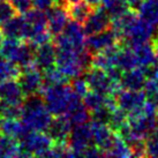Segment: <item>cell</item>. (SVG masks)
Instances as JSON below:
<instances>
[{
	"label": "cell",
	"instance_id": "42",
	"mask_svg": "<svg viewBox=\"0 0 158 158\" xmlns=\"http://www.w3.org/2000/svg\"><path fill=\"white\" fill-rule=\"evenodd\" d=\"M77 1H80V0H59V4L68 6V5H72V4H74V2H77Z\"/></svg>",
	"mask_w": 158,
	"mask_h": 158
},
{
	"label": "cell",
	"instance_id": "34",
	"mask_svg": "<svg viewBox=\"0 0 158 158\" xmlns=\"http://www.w3.org/2000/svg\"><path fill=\"white\" fill-rule=\"evenodd\" d=\"M145 156L158 157V127L145 140Z\"/></svg>",
	"mask_w": 158,
	"mask_h": 158
},
{
	"label": "cell",
	"instance_id": "25",
	"mask_svg": "<svg viewBox=\"0 0 158 158\" xmlns=\"http://www.w3.org/2000/svg\"><path fill=\"white\" fill-rule=\"evenodd\" d=\"M105 156H112V157H134L131 145L128 144L123 137L118 133H114L113 140L111 143L109 150L105 152Z\"/></svg>",
	"mask_w": 158,
	"mask_h": 158
},
{
	"label": "cell",
	"instance_id": "37",
	"mask_svg": "<svg viewBox=\"0 0 158 158\" xmlns=\"http://www.w3.org/2000/svg\"><path fill=\"white\" fill-rule=\"evenodd\" d=\"M111 112L112 110H110L106 105L102 106L97 110L90 112L91 113V120L92 121H97V123H109V120H110L111 117Z\"/></svg>",
	"mask_w": 158,
	"mask_h": 158
},
{
	"label": "cell",
	"instance_id": "9",
	"mask_svg": "<svg viewBox=\"0 0 158 158\" xmlns=\"http://www.w3.org/2000/svg\"><path fill=\"white\" fill-rule=\"evenodd\" d=\"M118 44H123V40L112 28H109L102 32L88 36L85 40V48L90 53L95 54Z\"/></svg>",
	"mask_w": 158,
	"mask_h": 158
},
{
	"label": "cell",
	"instance_id": "28",
	"mask_svg": "<svg viewBox=\"0 0 158 158\" xmlns=\"http://www.w3.org/2000/svg\"><path fill=\"white\" fill-rule=\"evenodd\" d=\"M20 74L21 68L13 61L4 58L0 53V84L8 80H18Z\"/></svg>",
	"mask_w": 158,
	"mask_h": 158
},
{
	"label": "cell",
	"instance_id": "2",
	"mask_svg": "<svg viewBox=\"0 0 158 158\" xmlns=\"http://www.w3.org/2000/svg\"><path fill=\"white\" fill-rule=\"evenodd\" d=\"M40 94L44 97L45 105L53 117L65 115L72 106L82 102V98L72 90L70 84L67 83L44 87Z\"/></svg>",
	"mask_w": 158,
	"mask_h": 158
},
{
	"label": "cell",
	"instance_id": "15",
	"mask_svg": "<svg viewBox=\"0 0 158 158\" xmlns=\"http://www.w3.org/2000/svg\"><path fill=\"white\" fill-rule=\"evenodd\" d=\"M23 16H24V20L27 22V29H28V38H27V40H30L31 37L36 35L37 32L48 30L46 12L34 8L23 14Z\"/></svg>",
	"mask_w": 158,
	"mask_h": 158
},
{
	"label": "cell",
	"instance_id": "7",
	"mask_svg": "<svg viewBox=\"0 0 158 158\" xmlns=\"http://www.w3.org/2000/svg\"><path fill=\"white\" fill-rule=\"evenodd\" d=\"M18 81L24 95L40 94L44 88V75L43 72L36 66L35 64L21 69V74L18 77Z\"/></svg>",
	"mask_w": 158,
	"mask_h": 158
},
{
	"label": "cell",
	"instance_id": "45",
	"mask_svg": "<svg viewBox=\"0 0 158 158\" xmlns=\"http://www.w3.org/2000/svg\"><path fill=\"white\" fill-rule=\"evenodd\" d=\"M0 102H1V98H0Z\"/></svg>",
	"mask_w": 158,
	"mask_h": 158
},
{
	"label": "cell",
	"instance_id": "38",
	"mask_svg": "<svg viewBox=\"0 0 158 158\" xmlns=\"http://www.w3.org/2000/svg\"><path fill=\"white\" fill-rule=\"evenodd\" d=\"M51 34L48 30H44V31H40V32H37L36 35H34L31 37L30 40H28L34 48H38L40 45L46 44L48 42H51Z\"/></svg>",
	"mask_w": 158,
	"mask_h": 158
},
{
	"label": "cell",
	"instance_id": "21",
	"mask_svg": "<svg viewBox=\"0 0 158 158\" xmlns=\"http://www.w3.org/2000/svg\"><path fill=\"white\" fill-rule=\"evenodd\" d=\"M136 9L142 20L158 29V0H141Z\"/></svg>",
	"mask_w": 158,
	"mask_h": 158
},
{
	"label": "cell",
	"instance_id": "17",
	"mask_svg": "<svg viewBox=\"0 0 158 158\" xmlns=\"http://www.w3.org/2000/svg\"><path fill=\"white\" fill-rule=\"evenodd\" d=\"M148 80V75L144 68L135 67L131 70L123 72L120 81V85L123 89L129 90H143Z\"/></svg>",
	"mask_w": 158,
	"mask_h": 158
},
{
	"label": "cell",
	"instance_id": "10",
	"mask_svg": "<svg viewBox=\"0 0 158 158\" xmlns=\"http://www.w3.org/2000/svg\"><path fill=\"white\" fill-rule=\"evenodd\" d=\"M46 16H48V30L54 37L60 35L70 21L67 6L62 4H57L54 7L48 9L46 12Z\"/></svg>",
	"mask_w": 158,
	"mask_h": 158
},
{
	"label": "cell",
	"instance_id": "16",
	"mask_svg": "<svg viewBox=\"0 0 158 158\" xmlns=\"http://www.w3.org/2000/svg\"><path fill=\"white\" fill-rule=\"evenodd\" d=\"M30 132L27 125L19 118H0V134L21 141Z\"/></svg>",
	"mask_w": 158,
	"mask_h": 158
},
{
	"label": "cell",
	"instance_id": "26",
	"mask_svg": "<svg viewBox=\"0 0 158 158\" xmlns=\"http://www.w3.org/2000/svg\"><path fill=\"white\" fill-rule=\"evenodd\" d=\"M67 9L69 13L70 20H74L76 22L83 24L84 21L88 19V16L92 12V6L89 5L85 0H80L77 2L68 5Z\"/></svg>",
	"mask_w": 158,
	"mask_h": 158
},
{
	"label": "cell",
	"instance_id": "20",
	"mask_svg": "<svg viewBox=\"0 0 158 158\" xmlns=\"http://www.w3.org/2000/svg\"><path fill=\"white\" fill-rule=\"evenodd\" d=\"M24 92L16 80H8L0 84V98L1 101L12 104H22Z\"/></svg>",
	"mask_w": 158,
	"mask_h": 158
},
{
	"label": "cell",
	"instance_id": "22",
	"mask_svg": "<svg viewBox=\"0 0 158 158\" xmlns=\"http://www.w3.org/2000/svg\"><path fill=\"white\" fill-rule=\"evenodd\" d=\"M144 69L148 75V80L143 89L147 95V99L151 101L158 106V64Z\"/></svg>",
	"mask_w": 158,
	"mask_h": 158
},
{
	"label": "cell",
	"instance_id": "43",
	"mask_svg": "<svg viewBox=\"0 0 158 158\" xmlns=\"http://www.w3.org/2000/svg\"><path fill=\"white\" fill-rule=\"evenodd\" d=\"M154 45H155V50H156V58H157V62H158V36L156 35V37L154 38Z\"/></svg>",
	"mask_w": 158,
	"mask_h": 158
},
{
	"label": "cell",
	"instance_id": "30",
	"mask_svg": "<svg viewBox=\"0 0 158 158\" xmlns=\"http://www.w3.org/2000/svg\"><path fill=\"white\" fill-rule=\"evenodd\" d=\"M44 75V87L48 85H58V84H66L68 83L69 79L62 73L57 67H52L50 69L43 72Z\"/></svg>",
	"mask_w": 158,
	"mask_h": 158
},
{
	"label": "cell",
	"instance_id": "11",
	"mask_svg": "<svg viewBox=\"0 0 158 158\" xmlns=\"http://www.w3.org/2000/svg\"><path fill=\"white\" fill-rule=\"evenodd\" d=\"M111 24H112V20L109 16V14L106 13L103 7L98 6V7H94L88 19L84 21L83 28L87 36H90L109 29L111 28Z\"/></svg>",
	"mask_w": 158,
	"mask_h": 158
},
{
	"label": "cell",
	"instance_id": "27",
	"mask_svg": "<svg viewBox=\"0 0 158 158\" xmlns=\"http://www.w3.org/2000/svg\"><path fill=\"white\" fill-rule=\"evenodd\" d=\"M20 155H21L20 141L0 134V157H20Z\"/></svg>",
	"mask_w": 158,
	"mask_h": 158
},
{
	"label": "cell",
	"instance_id": "12",
	"mask_svg": "<svg viewBox=\"0 0 158 158\" xmlns=\"http://www.w3.org/2000/svg\"><path fill=\"white\" fill-rule=\"evenodd\" d=\"M57 61V46L52 42H48L36 48L34 64L42 72L54 67Z\"/></svg>",
	"mask_w": 158,
	"mask_h": 158
},
{
	"label": "cell",
	"instance_id": "18",
	"mask_svg": "<svg viewBox=\"0 0 158 158\" xmlns=\"http://www.w3.org/2000/svg\"><path fill=\"white\" fill-rule=\"evenodd\" d=\"M72 128L73 127L66 117L59 115L51 120L45 132L52 139L53 142H67Z\"/></svg>",
	"mask_w": 158,
	"mask_h": 158
},
{
	"label": "cell",
	"instance_id": "8",
	"mask_svg": "<svg viewBox=\"0 0 158 158\" xmlns=\"http://www.w3.org/2000/svg\"><path fill=\"white\" fill-rule=\"evenodd\" d=\"M114 98L117 101L118 107L127 112L128 114L141 110L147 102V95L144 90H129L121 88L115 92Z\"/></svg>",
	"mask_w": 158,
	"mask_h": 158
},
{
	"label": "cell",
	"instance_id": "35",
	"mask_svg": "<svg viewBox=\"0 0 158 158\" xmlns=\"http://www.w3.org/2000/svg\"><path fill=\"white\" fill-rule=\"evenodd\" d=\"M16 10L10 1L8 0H0V26L8 21L10 18L16 15Z\"/></svg>",
	"mask_w": 158,
	"mask_h": 158
},
{
	"label": "cell",
	"instance_id": "46",
	"mask_svg": "<svg viewBox=\"0 0 158 158\" xmlns=\"http://www.w3.org/2000/svg\"><path fill=\"white\" fill-rule=\"evenodd\" d=\"M157 36H158V32H157Z\"/></svg>",
	"mask_w": 158,
	"mask_h": 158
},
{
	"label": "cell",
	"instance_id": "29",
	"mask_svg": "<svg viewBox=\"0 0 158 158\" xmlns=\"http://www.w3.org/2000/svg\"><path fill=\"white\" fill-rule=\"evenodd\" d=\"M102 7L109 14L111 20L119 18L120 15H123V13L131 9V6L126 0H103Z\"/></svg>",
	"mask_w": 158,
	"mask_h": 158
},
{
	"label": "cell",
	"instance_id": "6",
	"mask_svg": "<svg viewBox=\"0 0 158 158\" xmlns=\"http://www.w3.org/2000/svg\"><path fill=\"white\" fill-rule=\"evenodd\" d=\"M85 80L90 90L103 94L105 96H114L121 85L115 83L104 69L91 67L85 72Z\"/></svg>",
	"mask_w": 158,
	"mask_h": 158
},
{
	"label": "cell",
	"instance_id": "3",
	"mask_svg": "<svg viewBox=\"0 0 158 158\" xmlns=\"http://www.w3.org/2000/svg\"><path fill=\"white\" fill-rule=\"evenodd\" d=\"M52 144V139L46 134V132L30 131L20 141L21 145L20 157H32V156L46 157Z\"/></svg>",
	"mask_w": 158,
	"mask_h": 158
},
{
	"label": "cell",
	"instance_id": "4",
	"mask_svg": "<svg viewBox=\"0 0 158 158\" xmlns=\"http://www.w3.org/2000/svg\"><path fill=\"white\" fill-rule=\"evenodd\" d=\"M87 34L84 31L82 23L70 20L65 30L56 37L54 44L59 48H68L74 51L85 50Z\"/></svg>",
	"mask_w": 158,
	"mask_h": 158
},
{
	"label": "cell",
	"instance_id": "23",
	"mask_svg": "<svg viewBox=\"0 0 158 158\" xmlns=\"http://www.w3.org/2000/svg\"><path fill=\"white\" fill-rule=\"evenodd\" d=\"M117 67L123 72H127L135 67H139L134 50L129 45L123 44V43L120 45L118 58H117Z\"/></svg>",
	"mask_w": 158,
	"mask_h": 158
},
{
	"label": "cell",
	"instance_id": "19",
	"mask_svg": "<svg viewBox=\"0 0 158 158\" xmlns=\"http://www.w3.org/2000/svg\"><path fill=\"white\" fill-rule=\"evenodd\" d=\"M131 48L134 50L139 67L148 68V67L154 66V65L158 64L157 58H156V50H155L154 42H147V43H143V44L133 45Z\"/></svg>",
	"mask_w": 158,
	"mask_h": 158
},
{
	"label": "cell",
	"instance_id": "14",
	"mask_svg": "<svg viewBox=\"0 0 158 158\" xmlns=\"http://www.w3.org/2000/svg\"><path fill=\"white\" fill-rule=\"evenodd\" d=\"M1 32L4 37L9 38H18V40H24L28 38V29H27V22L24 20L23 14L21 15H14L8 21H6L4 24H1Z\"/></svg>",
	"mask_w": 158,
	"mask_h": 158
},
{
	"label": "cell",
	"instance_id": "36",
	"mask_svg": "<svg viewBox=\"0 0 158 158\" xmlns=\"http://www.w3.org/2000/svg\"><path fill=\"white\" fill-rule=\"evenodd\" d=\"M70 88L72 90L80 96L82 99H83V97L88 94V91L90 90L89 89V85L87 83V80L85 77H82V76H77V77H74L73 81L70 82Z\"/></svg>",
	"mask_w": 158,
	"mask_h": 158
},
{
	"label": "cell",
	"instance_id": "32",
	"mask_svg": "<svg viewBox=\"0 0 158 158\" xmlns=\"http://www.w3.org/2000/svg\"><path fill=\"white\" fill-rule=\"evenodd\" d=\"M106 97L107 96L103 95V94H99V92L94 91V90H89L88 94L83 97L82 101H83V104L85 105V107L90 112H92V111H95L105 105Z\"/></svg>",
	"mask_w": 158,
	"mask_h": 158
},
{
	"label": "cell",
	"instance_id": "24",
	"mask_svg": "<svg viewBox=\"0 0 158 158\" xmlns=\"http://www.w3.org/2000/svg\"><path fill=\"white\" fill-rule=\"evenodd\" d=\"M65 117L69 121L72 127H74V126H77V125L89 123V120L91 119V113L85 107V105L83 104V101H82L77 103L76 105L72 106L68 110V112L65 114Z\"/></svg>",
	"mask_w": 158,
	"mask_h": 158
},
{
	"label": "cell",
	"instance_id": "33",
	"mask_svg": "<svg viewBox=\"0 0 158 158\" xmlns=\"http://www.w3.org/2000/svg\"><path fill=\"white\" fill-rule=\"evenodd\" d=\"M21 104H12L7 102H0V118H21Z\"/></svg>",
	"mask_w": 158,
	"mask_h": 158
},
{
	"label": "cell",
	"instance_id": "13",
	"mask_svg": "<svg viewBox=\"0 0 158 158\" xmlns=\"http://www.w3.org/2000/svg\"><path fill=\"white\" fill-rule=\"evenodd\" d=\"M92 143L98 147L103 151V154L105 156V152L109 150L112 140H113L114 132L112 128L109 126V123H97L92 121Z\"/></svg>",
	"mask_w": 158,
	"mask_h": 158
},
{
	"label": "cell",
	"instance_id": "41",
	"mask_svg": "<svg viewBox=\"0 0 158 158\" xmlns=\"http://www.w3.org/2000/svg\"><path fill=\"white\" fill-rule=\"evenodd\" d=\"M89 5H91L92 7H98L99 5H102V1L103 0H85Z\"/></svg>",
	"mask_w": 158,
	"mask_h": 158
},
{
	"label": "cell",
	"instance_id": "1",
	"mask_svg": "<svg viewBox=\"0 0 158 158\" xmlns=\"http://www.w3.org/2000/svg\"><path fill=\"white\" fill-rule=\"evenodd\" d=\"M21 120L27 125L30 131L45 132L52 120V114L50 113L45 105L44 97L42 94H34L24 97L22 104Z\"/></svg>",
	"mask_w": 158,
	"mask_h": 158
},
{
	"label": "cell",
	"instance_id": "39",
	"mask_svg": "<svg viewBox=\"0 0 158 158\" xmlns=\"http://www.w3.org/2000/svg\"><path fill=\"white\" fill-rule=\"evenodd\" d=\"M15 10L20 14H24L32 8V0H10Z\"/></svg>",
	"mask_w": 158,
	"mask_h": 158
},
{
	"label": "cell",
	"instance_id": "40",
	"mask_svg": "<svg viewBox=\"0 0 158 158\" xmlns=\"http://www.w3.org/2000/svg\"><path fill=\"white\" fill-rule=\"evenodd\" d=\"M57 4H59V0H32V7L43 12H48Z\"/></svg>",
	"mask_w": 158,
	"mask_h": 158
},
{
	"label": "cell",
	"instance_id": "44",
	"mask_svg": "<svg viewBox=\"0 0 158 158\" xmlns=\"http://www.w3.org/2000/svg\"><path fill=\"white\" fill-rule=\"evenodd\" d=\"M2 37H4V35H2V32H1V29H0V45H1V43H2Z\"/></svg>",
	"mask_w": 158,
	"mask_h": 158
},
{
	"label": "cell",
	"instance_id": "5",
	"mask_svg": "<svg viewBox=\"0 0 158 158\" xmlns=\"http://www.w3.org/2000/svg\"><path fill=\"white\" fill-rule=\"evenodd\" d=\"M67 144L69 147V157L83 156L84 151L92 145V127L91 123L77 125L72 128Z\"/></svg>",
	"mask_w": 158,
	"mask_h": 158
},
{
	"label": "cell",
	"instance_id": "31",
	"mask_svg": "<svg viewBox=\"0 0 158 158\" xmlns=\"http://www.w3.org/2000/svg\"><path fill=\"white\" fill-rule=\"evenodd\" d=\"M128 123V113L121 110L120 107H115L111 112V117L109 120V126L112 128L114 133H118L123 129Z\"/></svg>",
	"mask_w": 158,
	"mask_h": 158
}]
</instances>
